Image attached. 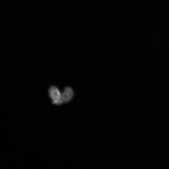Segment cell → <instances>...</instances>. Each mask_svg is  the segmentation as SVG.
<instances>
[{"label": "cell", "instance_id": "6da1fadb", "mask_svg": "<svg viewBox=\"0 0 169 169\" xmlns=\"http://www.w3.org/2000/svg\"><path fill=\"white\" fill-rule=\"evenodd\" d=\"M48 92L53 104L59 105L63 103L61 98V92L57 87L55 85L50 86Z\"/></svg>", "mask_w": 169, "mask_h": 169}, {"label": "cell", "instance_id": "7a4b0ae2", "mask_svg": "<svg viewBox=\"0 0 169 169\" xmlns=\"http://www.w3.org/2000/svg\"><path fill=\"white\" fill-rule=\"evenodd\" d=\"M74 91L70 86H67L61 92V98L63 103L70 101L74 96Z\"/></svg>", "mask_w": 169, "mask_h": 169}]
</instances>
